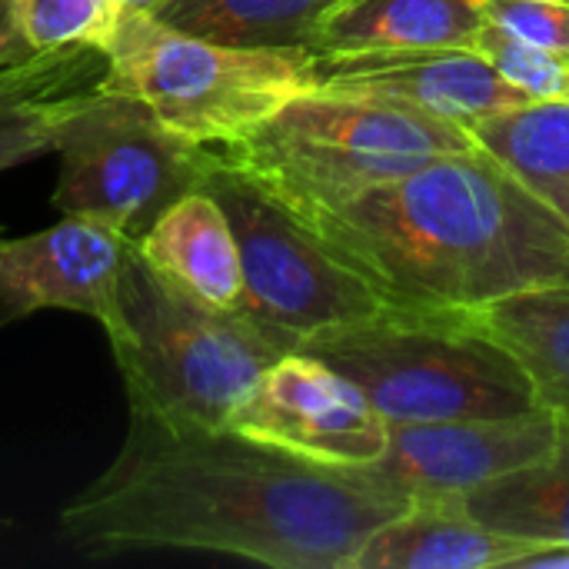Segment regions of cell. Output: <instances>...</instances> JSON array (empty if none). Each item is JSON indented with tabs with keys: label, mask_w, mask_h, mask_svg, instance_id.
I'll return each mask as SVG.
<instances>
[{
	"label": "cell",
	"mask_w": 569,
	"mask_h": 569,
	"mask_svg": "<svg viewBox=\"0 0 569 569\" xmlns=\"http://www.w3.org/2000/svg\"><path fill=\"white\" fill-rule=\"evenodd\" d=\"M487 23L510 30L569 63L567 0H483Z\"/></svg>",
	"instance_id": "cell-23"
},
{
	"label": "cell",
	"mask_w": 569,
	"mask_h": 569,
	"mask_svg": "<svg viewBox=\"0 0 569 569\" xmlns=\"http://www.w3.org/2000/svg\"><path fill=\"white\" fill-rule=\"evenodd\" d=\"M120 10H153L160 0H113Z\"/></svg>",
	"instance_id": "cell-26"
},
{
	"label": "cell",
	"mask_w": 569,
	"mask_h": 569,
	"mask_svg": "<svg viewBox=\"0 0 569 569\" xmlns=\"http://www.w3.org/2000/svg\"><path fill=\"white\" fill-rule=\"evenodd\" d=\"M410 510L357 470H333L233 427L167 423L127 410L110 467L57 520L90 560L200 550L273 569H350L363 540Z\"/></svg>",
	"instance_id": "cell-1"
},
{
	"label": "cell",
	"mask_w": 569,
	"mask_h": 569,
	"mask_svg": "<svg viewBox=\"0 0 569 569\" xmlns=\"http://www.w3.org/2000/svg\"><path fill=\"white\" fill-rule=\"evenodd\" d=\"M17 17L33 53L100 47L110 40L120 7L113 0H17Z\"/></svg>",
	"instance_id": "cell-21"
},
{
	"label": "cell",
	"mask_w": 569,
	"mask_h": 569,
	"mask_svg": "<svg viewBox=\"0 0 569 569\" xmlns=\"http://www.w3.org/2000/svg\"><path fill=\"white\" fill-rule=\"evenodd\" d=\"M557 433L560 413L550 407L510 417L393 423L387 453L357 473L410 507L457 503L487 480L547 457Z\"/></svg>",
	"instance_id": "cell-10"
},
{
	"label": "cell",
	"mask_w": 569,
	"mask_h": 569,
	"mask_svg": "<svg viewBox=\"0 0 569 569\" xmlns=\"http://www.w3.org/2000/svg\"><path fill=\"white\" fill-rule=\"evenodd\" d=\"M53 210L140 240L180 197L203 190L213 147L173 133L143 100L103 87L73 93L53 123Z\"/></svg>",
	"instance_id": "cell-7"
},
{
	"label": "cell",
	"mask_w": 569,
	"mask_h": 569,
	"mask_svg": "<svg viewBox=\"0 0 569 569\" xmlns=\"http://www.w3.org/2000/svg\"><path fill=\"white\" fill-rule=\"evenodd\" d=\"M533 547L493 533L447 503H417L377 527L350 569H497L520 567Z\"/></svg>",
	"instance_id": "cell-14"
},
{
	"label": "cell",
	"mask_w": 569,
	"mask_h": 569,
	"mask_svg": "<svg viewBox=\"0 0 569 569\" xmlns=\"http://www.w3.org/2000/svg\"><path fill=\"white\" fill-rule=\"evenodd\" d=\"M123 380L127 410L167 423L227 427L257 377L287 350L240 310L210 307L130 250L117 317L103 330Z\"/></svg>",
	"instance_id": "cell-4"
},
{
	"label": "cell",
	"mask_w": 569,
	"mask_h": 569,
	"mask_svg": "<svg viewBox=\"0 0 569 569\" xmlns=\"http://www.w3.org/2000/svg\"><path fill=\"white\" fill-rule=\"evenodd\" d=\"M467 147L477 140L453 120L390 100L307 90L213 150L293 220H307Z\"/></svg>",
	"instance_id": "cell-3"
},
{
	"label": "cell",
	"mask_w": 569,
	"mask_h": 569,
	"mask_svg": "<svg viewBox=\"0 0 569 569\" xmlns=\"http://www.w3.org/2000/svg\"><path fill=\"white\" fill-rule=\"evenodd\" d=\"M227 427L333 470L377 463L393 430L357 383L303 350L270 363L237 403Z\"/></svg>",
	"instance_id": "cell-9"
},
{
	"label": "cell",
	"mask_w": 569,
	"mask_h": 569,
	"mask_svg": "<svg viewBox=\"0 0 569 569\" xmlns=\"http://www.w3.org/2000/svg\"><path fill=\"white\" fill-rule=\"evenodd\" d=\"M37 57L33 47L27 43L23 30H20V17H17V0H0V70L23 63Z\"/></svg>",
	"instance_id": "cell-24"
},
{
	"label": "cell",
	"mask_w": 569,
	"mask_h": 569,
	"mask_svg": "<svg viewBox=\"0 0 569 569\" xmlns=\"http://www.w3.org/2000/svg\"><path fill=\"white\" fill-rule=\"evenodd\" d=\"M457 313L523 363L543 407L569 413V287H540Z\"/></svg>",
	"instance_id": "cell-18"
},
{
	"label": "cell",
	"mask_w": 569,
	"mask_h": 569,
	"mask_svg": "<svg viewBox=\"0 0 569 569\" xmlns=\"http://www.w3.org/2000/svg\"><path fill=\"white\" fill-rule=\"evenodd\" d=\"M340 370L390 423L510 417L543 407L523 363L457 310L383 307L300 343Z\"/></svg>",
	"instance_id": "cell-5"
},
{
	"label": "cell",
	"mask_w": 569,
	"mask_h": 569,
	"mask_svg": "<svg viewBox=\"0 0 569 569\" xmlns=\"http://www.w3.org/2000/svg\"><path fill=\"white\" fill-rule=\"evenodd\" d=\"M203 190L220 200L240 243L243 293L237 310L287 350L303 340L380 313L383 297L340 263L303 223L257 190L213 150Z\"/></svg>",
	"instance_id": "cell-8"
},
{
	"label": "cell",
	"mask_w": 569,
	"mask_h": 569,
	"mask_svg": "<svg viewBox=\"0 0 569 569\" xmlns=\"http://www.w3.org/2000/svg\"><path fill=\"white\" fill-rule=\"evenodd\" d=\"M310 80L313 90L390 100L453 120L467 130L500 110L530 103L523 90L467 47L310 53Z\"/></svg>",
	"instance_id": "cell-12"
},
{
	"label": "cell",
	"mask_w": 569,
	"mask_h": 569,
	"mask_svg": "<svg viewBox=\"0 0 569 569\" xmlns=\"http://www.w3.org/2000/svg\"><path fill=\"white\" fill-rule=\"evenodd\" d=\"M447 507L533 547V553L569 547V413H560V433L547 457L493 477Z\"/></svg>",
	"instance_id": "cell-17"
},
{
	"label": "cell",
	"mask_w": 569,
	"mask_h": 569,
	"mask_svg": "<svg viewBox=\"0 0 569 569\" xmlns=\"http://www.w3.org/2000/svg\"><path fill=\"white\" fill-rule=\"evenodd\" d=\"M567 3H569V0H567Z\"/></svg>",
	"instance_id": "cell-27"
},
{
	"label": "cell",
	"mask_w": 569,
	"mask_h": 569,
	"mask_svg": "<svg viewBox=\"0 0 569 569\" xmlns=\"http://www.w3.org/2000/svg\"><path fill=\"white\" fill-rule=\"evenodd\" d=\"M107 70L100 47H63L0 70V173L53 153V123L63 103L97 87Z\"/></svg>",
	"instance_id": "cell-16"
},
{
	"label": "cell",
	"mask_w": 569,
	"mask_h": 569,
	"mask_svg": "<svg viewBox=\"0 0 569 569\" xmlns=\"http://www.w3.org/2000/svg\"><path fill=\"white\" fill-rule=\"evenodd\" d=\"M473 50L530 100H569V63L543 47L487 23Z\"/></svg>",
	"instance_id": "cell-22"
},
{
	"label": "cell",
	"mask_w": 569,
	"mask_h": 569,
	"mask_svg": "<svg viewBox=\"0 0 569 569\" xmlns=\"http://www.w3.org/2000/svg\"><path fill=\"white\" fill-rule=\"evenodd\" d=\"M137 250L190 297L220 310H237L243 293L240 243L213 193L193 190L180 197L137 240Z\"/></svg>",
	"instance_id": "cell-13"
},
{
	"label": "cell",
	"mask_w": 569,
	"mask_h": 569,
	"mask_svg": "<svg viewBox=\"0 0 569 569\" xmlns=\"http://www.w3.org/2000/svg\"><path fill=\"white\" fill-rule=\"evenodd\" d=\"M517 569H569V547L537 550V553H530Z\"/></svg>",
	"instance_id": "cell-25"
},
{
	"label": "cell",
	"mask_w": 569,
	"mask_h": 569,
	"mask_svg": "<svg viewBox=\"0 0 569 569\" xmlns=\"http://www.w3.org/2000/svg\"><path fill=\"white\" fill-rule=\"evenodd\" d=\"M547 210L569 227V100H530L470 127Z\"/></svg>",
	"instance_id": "cell-19"
},
{
	"label": "cell",
	"mask_w": 569,
	"mask_h": 569,
	"mask_svg": "<svg viewBox=\"0 0 569 569\" xmlns=\"http://www.w3.org/2000/svg\"><path fill=\"white\" fill-rule=\"evenodd\" d=\"M340 0H160L150 13L170 27L237 47L307 50Z\"/></svg>",
	"instance_id": "cell-20"
},
{
	"label": "cell",
	"mask_w": 569,
	"mask_h": 569,
	"mask_svg": "<svg viewBox=\"0 0 569 569\" xmlns=\"http://www.w3.org/2000/svg\"><path fill=\"white\" fill-rule=\"evenodd\" d=\"M103 57L97 87L143 100L173 133L203 147L240 140L313 90L310 50L220 43L150 10H120Z\"/></svg>",
	"instance_id": "cell-6"
},
{
	"label": "cell",
	"mask_w": 569,
	"mask_h": 569,
	"mask_svg": "<svg viewBox=\"0 0 569 569\" xmlns=\"http://www.w3.org/2000/svg\"><path fill=\"white\" fill-rule=\"evenodd\" d=\"M487 27L483 0H340L310 33V53L467 47Z\"/></svg>",
	"instance_id": "cell-15"
},
{
	"label": "cell",
	"mask_w": 569,
	"mask_h": 569,
	"mask_svg": "<svg viewBox=\"0 0 569 569\" xmlns=\"http://www.w3.org/2000/svg\"><path fill=\"white\" fill-rule=\"evenodd\" d=\"M297 223L387 307L450 313L569 287V227L480 143Z\"/></svg>",
	"instance_id": "cell-2"
},
{
	"label": "cell",
	"mask_w": 569,
	"mask_h": 569,
	"mask_svg": "<svg viewBox=\"0 0 569 569\" xmlns=\"http://www.w3.org/2000/svg\"><path fill=\"white\" fill-rule=\"evenodd\" d=\"M133 243L90 217H63L27 237L0 230V327L40 310H70L107 330Z\"/></svg>",
	"instance_id": "cell-11"
}]
</instances>
